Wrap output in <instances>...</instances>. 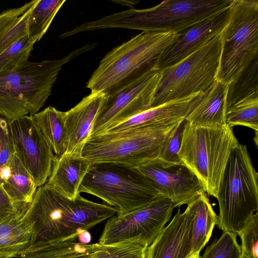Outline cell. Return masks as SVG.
I'll list each match as a JSON object with an SVG mask.
<instances>
[{
	"instance_id": "6da1fadb",
	"label": "cell",
	"mask_w": 258,
	"mask_h": 258,
	"mask_svg": "<svg viewBox=\"0 0 258 258\" xmlns=\"http://www.w3.org/2000/svg\"><path fill=\"white\" fill-rule=\"evenodd\" d=\"M116 211L114 207L88 200L80 194L75 199L68 198L45 183L37 187L23 216L33 223L37 242L79 235L113 216Z\"/></svg>"
},
{
	"instance_id": "7a4b0ae2",
	"label": "cell",
	"mask_w": 258,
	"mask_h": 258,
	"mask_svg": "<svg viewBox=\"0 0 258 258\" xmlns=\"http://www.w3.org/2000/svg\"><path fill=\"white\" fill-rule=\"evenodd\" d=\"M233 0H168L148 9L112 13L80 26L82 32L126 28L150 33L180 34L228 8Z\"/></svg>"
},
{
	"instance_id": "3957f363",
	"label": "cell",
	"mask_w": 258,
	"mask_h": 258,
	"mask_svg": "<svg viewBox=\"0 0 258 258\" xmlns=\"http://www.w3.org/2000/svg\"><path fill=\"white\" fill-rule=\"evenodd\" d=\"M179 34L142 32L113 48L100 61L87 83L91 92L108 95L148 70L158 68Z\"/></svg>"
},
{
	"instance_id": "277c9868",
	"label": "cell",
	"mask_w": 258,
	"mask_h": 258,
	"mask_svg": "<svg viewBox=\"0 0 258 258\" xmlns=\"http://www.w3.org/2000/svg\"><path fill=\"white\" fill-rule=\"evenodd\" d=\"M89 43L58 59L28 61L13 71L0 73V114L10 120L33 115L42 107L64 64L96 46Z\"/></svg>"
},
{
	"instance_id": "5b68a950",
	"label": "cell",
	"mask_w": 258,
	"mask_h": 258,
	"mask_svg": "<svg viewBox=\"0 0 258 258\" xmlns=\"http://www.w3.org/2000/svg\"><path fill=\"white\" fill-rule=\"evenodd\" d=\"M238 143L232 127L227 124L211 128L186 122L178 155L207 194L217 198L230 153Z\"/></svg>"
},
{
	"instance_id": "8992f818",
	"label": "cell",
	"mask_w": 258,
	"mask_h": 258,
	"mask_svg": "<svg viewBox=\"0 0 258 258\" xmlns=\"http://www.w3.org/2000/svg\"><path fill=\"white\" fill-rule=\"evenodd\" d=\"M258 174L246 146L239 143L230 153L217 199V225L236 235L258 211Z\"/></svg>"
},
{
	"instance_id": "52a82bcc",
	"label": "cell",
	"mask_w": 258,
	"mask_h": 258,
	"mask_svg": "<svg viewBox=\"0 0 258 258\" xmlns=\"http://www.w3.org/2000/svg\"><path fill=\"white\" fill-rule=\"evenodd\" d=\"M116 209L122 216L144 208L161 197L134 166L112 162L93 163L79 188Z\"/></svg>"
},
{
	"instance_id": "ba28073f",
	"label": "cell",
	"mask_w": 258,
	"mask_h": 258,
	"mask_svg": "<svg viewBox=\"0 0 258 258\" xmlns=\"http://www.w3.org/2000/svg\"><path fill=\"white\" fill-rule=\"evenodd\" d=\"M182 120L90 137L82 155L92 163L139 166L157 158L165 142Z\"/></svg>"
},
{
	"instance_id": "9c48e42d",
	"label": "cell",
	"mask_w": 258,
	"mask_h": 258,
	"mask_svg": "<svg viewBox=\"0 0 258 258\" xmlns=\"http://www.w3.org/2000/svg\"><path fill=\"white\" fill-rule=\"evenodd\" d=\"M220 36L216 79L229 85L258 59V1L233 0Z\"/></svg>"
},
{
	"instance_id": "30bf717a",
	"label": "cell",
	"mask_w": 258,
	"mask_h": 258,
	"mask_svg": "<svg viewBox=\"0 0 258 258\" xmlns=\"http://www.w3.org/2000/svg\"><path fill=\"white\" fill-rule=\"evenodd\" d=\"M220 34L179 62L161 70L152 108L200 93L215 81L221 52Z\"/></svg>"
},
{
	"instance_id": "8fae6325",
	"label": "cell",
	"mask_w": 258,
	"mask_h": 258,
	"mask_svg": "<svg viewBox=\"0 0 258 258\" xmlns=\"http://www.w3.org/2000/svg\"><path fill=\"white\" fill-rule=\"evenodd\" d=\"M161 77V70L157 67L153 68L107 95L89 137L152 108Z\"/></svg>"
},
{
	"instance_id": "7c38bea8",
	"label": "cell",
	"mask_w": 258,
	"mask_h": 258,
	"mask_svg": "<svg viewBox=\"0 0 258 258\" xmlns=\"http://www.w3.org/2000/svg\"><path fill=\"white\" fill-rule=\"evenodd\" d=\"M174 208L170 200L160 197L128 214L115 215L105 224L98 243L109 244L140 237L148 246L170 220Z\"/></svg>"
},
{
	"instance_id": "4fadbf2b",
	"label": "cell",
	"mask_w": 258,
	"mask_h": 258,
	"mask_svg": "<svg viewBox=\"0 0 258 258\" xmlns=\"http://www.w3.org/2000/svg\"><path fill=\"white\" fill-rule=\"evenodd\" d=\"M10 128L17 156L37 186L44 184L50 174L55 155L32 115L11 120Z\"/></svg>"
},
{
	"instance_id": "5bb4252c",
	"label": "cell",
	"mask_w": 258,
	"mask_h": 258,
	"mask_svg": "<svg viewBox=\"0 0 258 258\" xmlns=\"http://www.w3.org/2000/svg\"><path fill=\"white\" fill-rule=\"evenodd\" d=\"M135 167L148 178L161 197L173 203L175 208L188 205L205 191L198 177L183 164L164 167L154 159Z\"/></svg>"
},
{
	"instance_id": "9a60e30c",
	"label": "cell",
	"mask_w": 258,
	"mask_h": 258,
	"mask_svg": "<svg viewBox=\"0 0 258 258\" xmlns=\"http://www.w3.org/2000/svg\"><path fill=\"white\" fill-rule=\"evenodd\" d=\"M193 217L190 204L183 212L179 208L169 224L147 247L146 258H186L190 250Z\"/></svg>"
},
{
	"instance_id": "2e32d148",
	"label": "cell",
	"mask_w": 258,
	"mask_h": 258,
	"mask_svg": "<svg viewBox=\"0 0 258 258\" xmlns=\"http://www.w3.org/2000/svg\"><path fill=\"white\" fill-rule=\"evenodd\" d=\"M230 7L179 34L161 57L158 68L162 70L176 63L220 34L227 24Z\"/></svg>"
},
{
	"instance_id": "e0dca14e",
	"label": "cell",
	"mask_w": 258,
	"mask_h": 258,
	"mask_svg": "<svg viewBox=\"0 0 258 258\" xmlns=\"http://www.w3.org/2000/svg\"><path fill=\"white\" fill-rule=\"evenodd\" d=\"M106 96L102 92H91L74 107L64 112L68 140L64 153L82 155L83 147Z\"/></svg>"
},
{
	"instance_id": "ac0fdd59",
	"label": "cell",
	"mask_w": 258,
	"mask_h": 258,
	"mask_svg": "<svg viewBox=\"0 0 258 258\" xmlns=\"http://www.w3.org/2000/svg\"><path fill=\"white\" fill-rule=\"evenodd\" d=\"M228 90V85L216 79L190 101L184 118L186 122L211 128L227 124Z\"/></svg>"
},
{
	"instance_id": "d6986e66",
	"label": "cell",
	"mask_w": 258,
	"mask_h": 258,
	"mask_svg": "<svg viewBox=\"0 0 258 258\" xmlns=\"http://www.w3.org/2000/svg\"><path fill=\"white\" fill-rule=\"evenodd\" d=\"M92 163L82 155L63 153L55 156L45 183L67 198L75 199Z\"/></svg>"
},
{
	"instance_id": "ffe728a7",
	"label": "cell",
	"mask_w": 258,
	"mask_h": 258,
	"mask_svg": "<svg viewBox=\"0 0 258 258\" xmlns=\"http://www.w3.org/2000/svg\"><path fill=\"white\" fill-rule=\"evenodd\" d=\"M199 93L172 100L161 105L151 108L97 135L182 120L185 118L189 103Z\"/></svg>"
},
{
	"instance_id": "44dd1931",
	"label": "cell",
	"mask_w": 258,
	"mask_h": 258,
	"mask_svg": "<svg viewBox=\"0 0 258 258\" xmlns=\"http://www.w3.org/2000/svg\"><path fill=\"white\" fill-rule=\"evenodd\" d=\"M0 185L13 202L25 211L32 202L38 187L15 152L0 168Z\"/></svg>"
},
{
	"instance_id": "7402d4cb",
	"label": "cell",
	"mask_w": 258,
	"mask_h": 258,
	"mask_svg": "<svg viewBox=\"0 0 258 258\" xmlns=\"http://www.w3.org/2000/svg\"><path fill=\"white\" fill-rule=\"evenodd\" d=\"M92 244L84 243L80 235L56 241H42L20 251L13 258H87Z\"/></svg>"
},
{
	"instance_id": "603a6c76",
	"label": "cell",
	"mask_w": 258,
	"mask_h": 258,
	"mask_svg": "<svg viewBox=\"0 0 258 258\" xmlns=\"http://www.w3.org/2000/svg\"><path fill=\"white\" fill-rule=\"evenodd\" d=\"M35 241L33 224L23 215L0 224V258H13Z\"/></svg>"
},
{
	"instance_id": "cb8c5ba5",
	"label": "cell",
	"mask_w": 258,
	"mask_h": 258,
	"mask_svg": "<svg viewBox=\"0 0 258 258\" xmlns=\"http://www.w3.org/2000/svg\"><path fill=\"white\" fill-rule=\"evenodd\" d=\"M189 204L192 207L194 213L190 254L200 252L208 242L214 228L217 224L218 216L205 191L201 192Z\"/></svg>"
},
{
	"instance_id": "d4e9b609",
	"label": "cell",
	"mask_w": 258,
	"mask_h": 258,
	"mask_svg": "<svg viewBox=\"0 0 258 258\" xmlns=\"http://www.w3.org/2000/svg\"><path fill=\"white\" fill-rule=\"evenodd\" d=\"M32 116L55 156L64 153L68 140L64 112L48 106Z\"/></svg>"
},
{
	"instance_id": "484cf974",
	"label": "cell",
	"mask_w": 258,
	"mask_h": 258,
	"mask_svg": "<svg viewBox=\"0 0 258 258\" xmlns=\"http://www.w3.org/2000/svg\"><path fill=\"white\" fill-rule=\"evenodd\" d=\"M147 247L140 237L109 244L92 243L87 258H146Z\"/></svg>"
},
{
	"instance_id": "4316f807",
	"label": "cell",
	"mask_w": 258,
	"mask_h": 258,
	"mask_svg": "<svg viewBox=\"0 0 258 258\" xmlns=\"http://www.w3.org/2000/svg\"><path fill=\"white\" fill-rule=\"evenodd\" d=\"M65 0H37L30 16L28 36L36 42L46 32Z\"/></svg>"
},
{
	"instance_id": "83f0119b",
	"label": "cell",
	"mask_w": 258,
	"mask_h": 258,
	"mask_svg": "<svg viewBox=\"0 0 258 258\" xmlns=\"http://www.w3.org/2000/svg\"><path fill=\"white\" fill-rule=\"evenodd\" d=\"M226 124L231 127L242 125L258 131V91L240 99L227 108Z\"/></svg>"
},
{
	"instance_id": "f1b7e54d",
	"label": "cell",
	"mask_w": 258,
	"mask_h": 258,
	"mask_svg": "<svg viewBox=\"0 0 258 258\" xmlns=\"http://www.w3.org/2000/svg\"><path fill=\"white\" fill-rule=\"evenodd\" d=\"M35 42L26 35L0 53V73L16 70L27 63Z\"/></svg>"
},
{
	"instance_id": "f546056e",
	"label": "cell",
	"mask_w": 258,
	"mask_h": 258,
	"mask_svg": "<svg viewBox=\"0 0 258 258\" xmlns=\"http://www.w3.org/2000/svg\"><path fill=\"white\" fill-rule=\"evenodd\" d=\"M258 91V59L234 82L228 85L227 109L251 93Z\"/></svg>"
},
{
	"instance_id": "4dcf8cb0",
	"label": "cell",
	"mask_w": 258,
	"mask_h": 258,
	"mask_svg": "<svg viewBox=\"0 0 258 258\" xmlns=\"http://www.w3.org/2000/svg\"><path fill=\"white\" fill-rule=\"evenodd\" d=\"M237 235L223 232L219 239H216L208 246L200 258H240L241 249Z\"/></svg>"
},
{
	"instance_id": "1f68e13d",
	"label": "cell",
	"mask_w": 258,
	"mask_h": 258,
	"mask_svg": "<svg viewBox=\"0 0 258 258\" xmlns=\"http://www.w3.org/2000/svg\"><path fill=\"white\" fill-rule=\"evenodd\" d=\"M186 122L184 119L177 124L165 142L159 155L156 159L163 166L183 164L179 158L178 152Z\"/></svg>"
},
{
	"instance_id": "d6a6232c",
	"label": "cell",
	"mask_w": 258,
	"mask_h": 258,
	"mask_svg": "<svg viewBox=\"0 0 258 258\" xmlns=\"http://www.w3.org/2000/svg\"><path fill=\"white\" fill-rule=\"evenodd\" d=\"M37 1L0 34V53L21 38L28 35V20Z\"/></svg>"
},
{
	"instance_id": "836d02e7",
	"label": "cell",
	"mask_w": 258,
	"mask_h": 258,
	"mask_svg": "<svg viewBox=\"0 0 258 258\" xmlns=\"http://www.w3.org/2000/svg\"><path fill=\"white\" fill-rule=\"evenodd\" d=\"M241 239V252L248 258H258V212L251 217L238 233Z\"/></svg>"
},
{
	"instance_id": "e575fe53",
	"label": "cell",
	"mask_w": 258,
	"mask_h": 258,
	"mask_svg": "<svg viewBox=\"0 0 258 258\" xmlns=\"http://www.w3.org/2000/svg\"><path fill=\"white\" fill-rule=\"evenodd\" d=\"M10 120L0 114V168L15 153Z\"/></svg>"
},
{
	"instance_id": "d590c367",
	"label": "cell",
	"mask_w": 258,
	"mask_h": 258,
	"mask_svg": "<svg viewBox=\"0 0 258 258\" xmlns=\"http://www.w3.org/2000/svg\"><path fill=\"white\" fill-rule=\"evenodd\" d=\"M25 212L13 202L0 185V224L22 216Z\"/></svg>"
},
{
	"instance_id": "8d00e7d4",
	"label": "cell",
	"mask_w": 258,
	"mask_h": 258,
	"mask_svg": "<svg viewBox=\"0 0 258 258\" xmlns=\"http://www.w3.org/2000/svg\"><path fill=\"white\" fill-rule=\"evenodd\" d=\"M200 252H196L189 254L186 258H200Z\"/></svg>"
},
{
	"instance_id": "74e56055",
	"label": "cell",
	"mask_w": 258,
	"mask_h": 258,
	"mask_svg": "<svg viewBox=\"0 0 258 258\" xmlns=\"http://www.w3.org/2000/svg\"><path fill=\"white\" fill-rule=\"evenodd\" d=\"M240 258H248L244 253H241Z\"/></svg>"
}]
</instances>
